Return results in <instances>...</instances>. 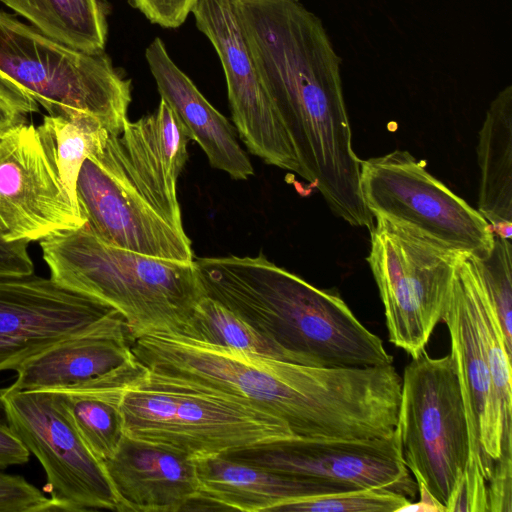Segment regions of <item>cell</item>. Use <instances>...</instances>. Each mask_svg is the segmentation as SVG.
<instances>
[{
  "label": "cell",
  "mask_w": 512,
  "mask_h": 512,
  "mask_svg": "<svg viewBox=\"0 0 512 512\" xmlns=\"http://www.w3.org/2000/svg\"><path fill=\"white\" fill-rule=\"evenodd\" d=\"M260 78L297 153L303 179L355 227L374 217L360 190L362 160L352 147L341 60L321 20L299 0H235Z\"/></svg>",
  "instance_id": "obj_1"
},
{
  "label": "cell",
  "mask_w": 512,
  "mask_h": 512,
  "mask_svg": "<svg viewBox=\"0 0 512 512\" xmlns=\"http://www.w3.org/2000/svg\"><path fill=\"white\" fill-rule=\"evenodd\" d=\"M130 346L150 372L248 399L299 438L362 439L379 415L382 381L375 367L303 365L173 332L144 333Z\"/></svg>",
  "instance_id": "obj_2"
},
{
  "label": "cell",
  "mask_w": 512,
  "mask_h": 512,
  "mask_svg": "<svg viewBox=\"0 0 512 512\" xmlns=\"http://www.w3.org/2000/svg\"><path fill=\"white\" fill-rule=\"evenodd\" d=\"M189 134L161 98L152 114L126 123L82 164L76 198L84 224L107 244L142 255L192 263L177 181Z\"/></svg>",
  "instance_id": "obj_3"
},
{
  "label": "cell",
  "mask_w": 512,
  "mask_h": 512,
  "mask_svg": "<svg viewBox=\"0 0 512 512\" xmlns=\"http://www.w3.org/2000/svg\"><path fill=\"white\" fill-rule=\"evenodd\" d=\"M205 295L317 367L393 364L382 340L335 293L256 256L194 258Z\"/></svg>",
  "instance_id": "obj_4"
},
{
  "label": "cell",
  "mask_w": 512,
  "mask_h": 512,
  "mask_svg": "<svg viewBox=\"0 0 512 512\" xmlns=\"http://www.w3.org/2000/svg\"><path fill=\"white\" fill-rule=\"evenodd\" d=\"M39 242L50 278L117 310L131 339L149 332L181 334L205 295L194 261L163 260L119 248L85 225Z\"/></svg>",
  "instance_id": "obj_5"
},
{
  "label": "cell",
  "mask_w": 512,
  "mask_h": 512,
  "mask_svg": "<svg viewBox=\"0 0 512 512\" xmlns=\"http://www.w3.org/2000/svg\"><path fill=\"white\" fill-rule=\"evenodd\" d=\"M0 73L50 116L87 114L110 134L120 133L128 122L131 81L104 52L74 49L1 10Z\"/></svg>",
  "instance_id": "obj_6"
},
{
  "label": "cell",
  "mask_w": 512,
  "mask_h": 512,
  "mask_svg": "<svg viewBox=\"0 0 512 512\" xmlns=\"http://www.w3.org/2000/svg\"><path fill=\"white\" fill-rule=\"evenodd\" d=\"M396 429L405 465L446 508L470 454L466 412L451 354L426 351L405 367Z\"/></svg>",
  "instance_id": "obj_7"
},
{
  "label": "cell",
  "mask_w": 512,
  "mask_h": 512,
  "mask_svg": "<svg viewBox=\"0 0 512 512\" xmlns=\"http://www.w3.org/2000/svg\"><path fill=\"white\" fill-rule=\"evenodd\" d=\"M374 219L367 261L384 306L388 338L416 358L443 320L456 266L466 254L385 218Z\"/></svg>",
  "instance_id": "obj_8"
},
{
  "label": "cell",
  "mask_w": 512,
  "mask_h": 512,
  "mask_svg": "<svg viewBox=\"0 0 512 512\" xmlns=\"http://www.w3.org/2000/svg\"><path fill=\"white\" fill-rule=\"evenodd\" d=\"M360 190L373 217L408 227L433 242L478 259L494 233L482 214L431 175L406 150L362 160Z\"/></svg>",
  "instance_id": "obj_9"
},
{
  "label": "cell",
  "mask_w": 512,
  "mask_h": 512,
  "mask_svg": "<svg viewBox=\"0 0 512 512\" xmlns=\"http://www.w3.org/2000/svg\"><path fill=\"white\" fill-rule=\"evenodd\" d=\"M7 424L42 465L57 511L120 512L103 462L88 449L51 389L0 388Z\"/></svg>",
  "instance_id": "obj_10"
},
{
  "label": "cell",
  "mask_w": 512,
  "mask_h": 512,
  "mask_svg": "<svg viewBox=\"0 0 512 512\" xmlns=\"http://www.w3.org/2000/svg\"><path fill=\"white\" fill-rule=\"evenodd\" d=\"M276 473L314 478L349 489H380L409 500L418 485L405 465L397 429L370 439L293 438L225 454Z\"/></svg>",
  "instance_id": "obj_11"
},
{
  "label": "cell",
  "mask_w": 512,
  "mask_h": 512,
  "mask_svg": "<svg viewBox=\"0 0 512 512\" xmlns=\"http://www.w3.org/2000/svg\"><path fill=\"white\" fill-rule=\"evenodd\" d=\"M191 13L222 63L232 118L248 150L303 178L290 135L251 56L235 0H198Z\"/></svg>",
  "instance_id": "obj_12"
},
{
  "label": "cell",
  "mask_w": 512,
  "mask_h": 512,
  "mask_svg": "<svg viewBox=\"0 0 512 512\" xmlns=\"http://www.w3.org/2000/svg\"><path fill=\"white\" fill-rule=\"evenodd\" d=\"M86 223L65 189L37 127L0 139V238L41 241Z\"/></svg>",
  "instance_id": "obj_13"
},
{
  "label": "cell",
  "mask_w": 512,
  "mask_h": 512,
  "mask_svg": "<svg viewBox=\"0 0 512 512\" xmlns=\"http://www.w3.org/2000/svg\"><path fill=\"white\" fill-rule=\"evenodd\" d=\"M145 377L176 399L173 423L157 446L193 461L297 437L284 420L248 399L147 369Z\"/></svg>",
  "instance_id": "obj_14"
},
{
  "label": "cell",
  "mask_w": 512,
  "mask_h": 512,
  "mask_svg": "<svg viewBox=\"0 0 512 512\" xmlns=\"http://www.w3.org/2000/svg\"><path fill=\"white\" fill-rule=\"evenodd\" d=\"M115 309L34 274L0 277V372L16 370ZM117 311V310H116Z\"/></svg>",
  "instance_id": "obj_15"
},
{
  "label": "cell",
  "mask_w": 512,
  "mask_h": 512,
  "mask_svg": "<svg viewBox=\"0 0 512 512\" xmlns=\"http://www.w3.org/2000/svg\"><path fill=\"white\" fill-rule=\"evenodd\" d=\"M103 465L120 512L189 511L198 499L195 462L167 448L124 436Z\"/></svg>",
  "instance_id": "obj_16"
},
{
  "label": "cell",
  "mask_w": 512,
  "mask_h": 512,
  "mask_svg": "<svg viewBox=\"0 0 512 512\" xmlns=\"http://www.w3.org/2000/svg\"><path fill=\"white\" fill-rule=\"evenodd\" d=\"M130 342L125 319L115 310L21 364L11 385L25 390L54 389L104 375L133 358Z\"/></svg>",
  "instance_id": "obj_17"
},
{
  "label": "cell",
  "mask_w": 512,
  "mask_h": 512,
  "mask_svg": "<svg viewBox=\"0 0 512 512\" xmlns=\"http://www.w3.org/2000/svg\"><path fill=\"white\" fill-rule=\"evenodd\" d=\"M205 510L274 511L288 502L338 493L343 485L276 473L225 454L195 460Z\"/></svg>",
  "instance_id": "obj_18"
},
{
  "label": "cell",
  "mask_w": 512,
  "mask_h": 512,
  "mask_svg": "<svg viewBox=\"0 0 512 512\" xmlns=\"http://www.w3.org/2000/svg\"><path fill=\"white\" fill-rule=\"evenodd\" d=\"M145 56L161 98L175 111L190 139L205 152L210 165L235 180L252 176L253 166L237 141L234 127L173 62L160 38L149 44Z\"/></svg>",
  "instance_id": "obj_19"
},
{
  "label": "cell",
  "mask_w": 512,
  "mask_h": 512,
  "mask_svg": "<svg viewBox=\"0 0 512 512\" xmlns=\"http://www.w3.org/2000/svg\"><path fill=\"white\" fill-rule=\"evenodd\" d=\"M144 371L145 367L133 356L130 361L104 375L51 389L88 449L101 462L115 454L124 437L121 397Z\"/></svg>",
  "instance_id": "obj_20"
},
{
  "label": "cell",
  "mask_w": 512,
  "mask_h": 512,
  "mask_svg": "<svg viewBox=\"0 0 512 512\" xmlns=\"http://www.w3.org/2000/svg\"><path fill=\"white\" fill-rule=\"evenodd\" d=\"M478 211L494 236L512 237V86L491 102L479 131Z\"/></svg>",
  "instance_id": "obj_21"
},
{
  "label": "cell",
  "mask_w": 512,
  "mask_h": 512,
  "mask_svg": "<svg viewBox=\"0 0 512 512\" xmlns=\"http://www.w3.org/2000/svg\"><path fill=\"white\" fill-rule=\"evenodd\" d=\"M50 38L99 54L107 39L105 0H0Z\"/></svg>",
  "instance_id": "obj_22"
},
{
  "label": "cell",
  "mask_w": 512,
  "mask_h": 512,
  "mask_svg": "<svg viewBox=\"0 0 512 512\" xmlns=\"http://www.w3.org/2000/svg\"><path fill=\"white\" fill-rule=\"evenodd\" d=\"M468 266L474 319L490 371L494 410L503 428L504 443L512 441V351L507 346L499 317L484 291L471 256H468Z\"/></svg>",
  "instance_id": "obj_23"
},
{
  "label": "cell",
  "mask_w": 512,
  "mask_h": 512,
  "mask_svg": "<svg viewBox=\"0 0 512 512\" xmlns=\"http://www.w3.org/2000/svg\"><path fill=\"white\" fill-rule=\"evenodd\" d=\"M181 335L248 355L305 365L296 355L207 295L196 304Z\"/></svg>",
  "instance_id": "obj_24"
},
{
  "label": "cell",
  "mask_w": 512,
  "mask_h": 512,
  "mask_svg": "<svg viewBox=\"0 0 512 512\" xmlns=\"http://www.w3.org/2000/svg\"><path fill=\"white\" fill-rule=\"evenodd\" d=\"M69 197L75 205L76 182L83 162L106 140L109 132L94 117L50 116L37 127Z\"/></svg>",
  "instance_id": "obj_25"
},
{
  "label": "cell",
  "mask_w": 512,
  "mask_h": 512,
  "mask_svg": "<svg viewBox=\"0 0 512 512\" xmlns=\"http://www.w3.org/2000/svg\"><path fill=\"white\" fill-rule=\"evenodd\" d=\"M472 261L484 291L497 312L507 346L512 351L511 239L494 236L490 254L482 259L472 257Z\"/></svg>",
  "instance_id": "obj_26"
},
{
  "label": "cell",
  "mask_w": 512,
  "mask_h": 512,
  "mask_svg": "<svg viewBox=\"0 0 512 512\" xmlns=\"http://www.w3.org/2000/svg\"><path fill=\"white\" fill-rule=\"evenodd\" d=\"M410 500L380 489H353L285 503L278 512H400Z\"/></svg>",
  "instance_id": "obj_27"
},
{
  "label": "cell",
  "mask_w": 512,
  "mask_h": 512,
  "mask_svg": "<svg viewBox=\"0 0 512 512\" xmlns=\"http://www.w3.org/2000/svg\"><path fill=\"white\" fill-rule=\"evenodd\" d=\"M57 511L52 500L24 477L0 472V512Z\"/></svg>",
  "instance_id": "obj_28"
},
{
  "label": "cell",
  "mask_w": 512,
  "mask_h": 512,
  "mask_svg": "<svg viewBox=\"0 0 512 512\" xmlns=\"http://www.w3.org/2000/svg\"><path fill=\"white\" fill-rule=\"evenodd\" d=\"M38 111L35 99L0 73V139L27 124L28 116Z\"/></svg>",
  "instance_id": "obj_29"
},
{
  "label": "cell",
  "mask_w": 512,
  "mask_h": 512,
  "mask_svg": "<svg viewBox=\"0 0 512 512\" xmlns=\"http://www.w3.org/2000/svg\"><path fill=\"white\" fill-rule=\"evenodd\" d=\"M512 445L502 446L501 454L493 462L487 481V505L489 512H511Z\"/></svg>",
  "instance_id": "obj_30"
},
{
  "label": "cell",
  "mask_w": 512,
  "mask_h": 512,
  "mask_svg": "<svg viewBox=\"0 0 512 512\" xmlns=\"http://www.w3.org/2000/svg\"><path fill=\"white\" fill-rule=\"evenodd\" d=\"M198 0H129L152 23L177 28L184 23Z\"/></svg>",
  "instance_id": "obj_31"
},
{
  "label": "cell",
  "mask_w": 512,
  "mask_h": 512,
  "mask_svg": "<svg viewBox=\"0 0 512 512\" xmlns=\"http://www.w3.org/2000/svg\"><path fill=\"white\" fill-rule=\"evenodd\" d=\"M27 246L25 242H7L0 238V277L34 274Z\"/></svg>",
  "instance_id": "obj_32"
},
{
  "label": "cell",
  "mask_w": 512,
  "mask_h": 512,
  "mask_svg": "<svg viewBox=\"0 0 512 512\" xmlns=\"http://www.w3.org/2000/svg\"><path fill=\"white\" fill-rule=\"evenodd\" d=\"M30 452L9 425L0 422V469L28 462Z\"/></svg>",
  "instance_id": "obj_33"
},
{
  "label": "cell",
  "mask_w": 512,
  "mask_h": 512,
  "mask_svg": "<svg viewBox=\"0 0 512 512\" xmlns=\"http://www.w3.org/2000/svg\"><path fill=\"white\" fill-rule=\"evenodd\" d=\"M418 485V495L420 496V500L416 504H412L411 502L406 505L401 511H438L445 512V508L441 505L426 489V487L417 482Z\"/></svg>",
  "instance_id": "obj_34"
}]
</instances>
